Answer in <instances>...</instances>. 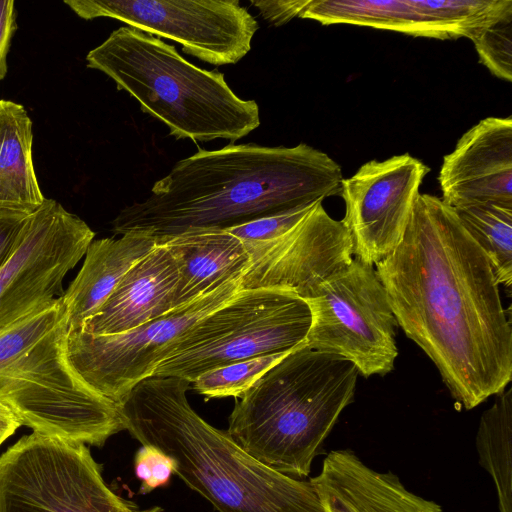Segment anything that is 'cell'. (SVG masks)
Segmentation results:
<instances>
[{"mask_svg":"<svg viewBox=\"0 0 512 512\" xmlns=\"http://www.w3.org/2000/svg\"><path fill=\"white\" fill-rule=\"evenodd\" d=\"M405 335L470 410L512 379V328L490 262L454 209L420 194L403 239L376 264Z\"/></svg>","mask_w":512,"mask_h":512,"instance_id":"1","label":"cell"},{"mask_svg":"<svg viewBox=\"0 0 512 512\" xmlns=\"http://www.w3.org/2000/svg\"><path fill=\"white\" fill-rule=\"evenodd\" d=\"M342 180L340 165L305 143L199 149L145 199L121 209L112 231H144L161 240L192 229H229L339 195Z\"/></svg>","mask_w":512,"mask_h":512,"instance_id":"2","label":"cell"},{"mask_svg":"<svg viewBox=\"0 0 512 512\" xmlns=\"http://www.w3.org/2000/svg\"><path fill=\"white\" fill-rule=\"evenodd\" d=\"M190 384L162 376L138 382L117 403L124 430L170 457L174 473L219 512H327L310 480L264 465L202 419L188 402Z\"/></svg>","mask_w":512,"mask_h":512,"instance_id":"3","label":"cell"},{"mask_svg":"<svg viewBox=\"0 0 512 512\" xmlns=\"http://www.w3.org/2000/svg\"><path fill=\"white\" fill-rule=\"evenodd\" d=\"M359 372L305 343L268 370L235 403L228 435L264 465L293 478L312 462L353 401Z\"/></svg>","mask_w":512,"mask_h":512,"instance_id":"4","label":"cell"},{"mask_svg":"<svg viewBox=\"0 0 512 512\" xmlns=\"http://www.w3.org/2000/svg\"><path fill=\"white\" fill-rule=\"evenodd\" d=\"M87 67L112 79L176 139L233 144L260 126L259 106L239 98L224 74L201 69L173 45L130 26L88 52Z\"/></svg>","mask_w":512,"mask_h":512,"instance_id":"5","label":"cell"},{"mask_svg":"<svg viewBox=\"0 0 512 512\" xmlns=\"http://www.w3.org/2000/svg\"><path fill=\"white\" fill-rule=\"evenodd\" d=\"M66 316L0 370V401L33 432L101 447L124 430L117 403L94 390L67 352Z\"/></svg>","mask_w":512,"mask_h":512,"instance_id":"6","label":"cell"},{"mask_svg":"<svg viewBox=\"0 0 512 512\" xmlns=\"http://www.w3.org/2000/svg\"><path fill=\"white\" fill-rule=\"evenodd\" d=\"M310 323L307 302L292 292L239 290L195 323L152 376L192 383L216 367L292 351L305 343Z\"/></svg>","mask_w":512,"mask_h":512,"instance_id":"7","label":"cell"},{"mask_svg":"<svg viewBox=\"0 0 512 512\" xmlns=\"http://www.w3.org/2000/svg\"><path fill=\"white\" fill-rule=\"evenodd\" d=\"M85 444L33 432L0 456V512H136Z\"/></svg>","mask_w":512,"mask_h":512,"instance_id":"8","label":"cell"},{"mask_svg":"<svg viewBox=\"0 0 512 512\" xmlns=\"http://www.w3.org/2000/svg\"><path fill=\"white\" fill-rule=\"evenodd\" d=\"M305 301L311 314L308 348L352 362L364 377L393 370L397 321L372 265L354 258Z\"/></svg>","mask_w":512,"mask_h":512,"instance_id":"9","label":"cell"},{"mask_svg":"<svg viewBox=\"0 0 512 512\" xmlns=\"http://www.w3.org/2000/svg\"><path fill=\"white\" fill-rule=\"evenodd\" d=\"M240 281L229 282L127 332L91 335L68 331L70 362L94 390L118 403L134 385L154 374L195 323L235 295Z\"/></svg>","mask_w":512,"mask_h":512,"instance_id":"10","label":"cell"},{"mask_svg":"<svg viewBox=\"0 0 512 512\" xmlns=\"http://www.w3.org/2000/svg\"><path fill=\"white\" fill-rule=\"evenodd\" d=\"M80 18L107 17L173 40L184 53L215 66L236 64L259 29L238 0H66Z\"/></svg>","mask_w":512,"mask_h":512,"instance_id":"11","label":"cell"},{"mask_svg":"<svg viewBox=\"0 0 512 512\" xmlns=\"http://www.w3.org/2000/svg\"><path fill=\"white\" fill-rule=\"evenodd\" d=\"M94 236L86 222L52 199L28 216L0 268V332L62 297L65 276L84 257Z\"/></svg>","mask_w":512,"mask_h":512,"instance_id":"12","label":"cell"},{"mask_svg":"<svg viewBox=\"0 0 512 512\" xmlns=\"http://www.w3.org/2000/svg\"><path fill=\"white\" fill-rule=\"evenodd\" d=\"M430 168L409 153L363 164L343 178L339 196L345 203L341 220L355 258L376 265L399 245Z\"/></svg>","mask_w":512,"mask_h":512,"instance_id":"13","label":"cell"},{"mask_svg":"<svg viewBox=\"0 0 512 512\" xmlns=\"http://www.w3.org/2000/svg\"><path fill=\"white\" fill-rule=\"evenodd\" d=\"M316 202L283 234L263 242H243L250 264L240 290L280 289L304 300L353 260V244L343 223Z\"/></svg>","mask_w":512,"mask_h":512,"instance_id":"14","label":"cell"},{"mask_svg":"<svg viewBox=\"0 0 512 512\" xmlns=\"http://www.w3.org/2000/svg\"><path fill=\"white\" fill-rule=\"evenodd\" d=\"M509 14L511 0H308L299 17L447 40L471 39Z\"/></svg>","mask_w":512,"mask_h":512,"instance_id":"15","label":"cell"},{"mask_svg":"<svg viewBox=\"0 0 512 512\" xmlns=\"http://www.w3.org/2000/svg\"><path fill=\"white\" fill-rule=\"evenodd\" d=\"M441 200L452 208L477 202L512 204V118L479 121L445 155Z\"/></svg>","mask_w":512,"mask_h":512,"instance_id":"16","label":"cell"},{"mask_svg":"<svg viewBox=\"0 0 512 512\" xmlns=\"http://www.w3.org/2000/svg\"><path fill=\"white\" fill-rule=\"evenodd\" d=\"M179 280L176 256L165 244L157 243L126 272L98 311L77 330L113 335L159 318L177 308Z\"/></svg>","mask_w":512,"mask_h":512,"instance_id":"17","label":"cell"},{"mask_svg":"<svg viewBox=\"0 0 512 512\" xmlns=\"http://www.w3.org/2000/svg\"><path fill=\"white\" fill-rule=\"evenodd\" d=\"M311 483L327 512H443L409 491L392 472L366 465L352 450H333Z\"/></svg>","mask_w":512,"mask_h":512,"instance_id":"18","label":"cell"},{"mask_svg":"<svg viewBox=\"0 0 512 512\" xmlns=\"http://www.w3.org/2000/svg\"><path fill=\"white\" fill-rule=\"evenodd\" d=\"M157 243L165 244L179 264L176 307L241 279L250 264L243 241L226 229L187 230Z\"/></svg>","mask_w":512,"mask_h":512,"instance_id":"19","label":"cell"},{"mask_svg":"<svg viewBox=\"0 0 512 512\" xmlns=\"http://www.w3.org/2000/svg\"><path fill=\"white\" fill-rule=\"evenodd\" d=\"M157 244L144 231L93 240L74 280L62 295L68 331L81 328L110 296L126 272Z\"/></svg>","mask_w":512,"mask_h":512,"instance_id":"20","label":"cell"},{"mask_svg":"<svg viewBox=\"0 0 512 512\" xmlns=\"http://www.w3.org/2000/svg\"><path fill=\"white\" fill-rule=\"evenodd\" d=\"M32 121L23 106L0 100V214L30 215L45 201L33 164Z\"/></svg>","mask_w":512,"mask_h":512,"instance_id":"21","label":"cell"},{"mask_svg":"<svg viewBox=\"0 0 512 512\" xmlns=\"http://www.w3.org/2000/svg\"><path fill=\"white\" fill-rule=\"evenodd\" d=\"M476 450L494 482L499 512H512V388L498 394L482 414Z\"/></svg>","mask_w":512,"mask_h":512,"instance_id":"22","label":"cell"},{"mask_svg":"<svg viewBox=\"0 0 512 512\" xmlns=\"http://www.w3.org/2000/svg\"><path fill=\"white\" fill-rule=\"evenodd\" d=\"M487 256L498 284L512 286V204L477 202L453 208Z\"/></svg>","mask_w":512,"mask_h":512,"instance_id":"23","label":"cell"},{"mask_svg":"<svg viewBox=\"0 0 512 512\" xmlns=\"http://www.w3.org/2000/svg\"><path fill=\"white\" fill-rule=\"evenodd\" d=\"M290 352L258 356L213 368L192 382L193 389L207 399L240 398Z\"/></svg>","mask_w":512,"mask_h":512,"instance_id":"24","label":"cell"},{"mask_svg":"<svg viewBox=\"0 0 512 512\" xmlns=\"http://www.w3.org/2000/svg\"><path fill=\"white\" fill-rule=\"evenodd\" d=\"M66 316L62 299L35 309L0 332V370L31 348Z\"/></svg>","mask_w":512,"mask_h":512,"instance_id":"25","label":"cell"},{"mask_svg":"<svg viewBox=\"0 0 512 512\" xmlns=\"http://www.w3.org/2000/svg\"><path fill=\"white\" fill-rule=\"evenodd\" d=\"M470 40L480 62L496 77L512 81V14L479 30Z\"/></svg>","mask_w":512,"mask_h":512,"instance_id":"26","label":"cell"},{"mask_svg":"<svg viewBox=\"0 0 512 512\" xmlns=\"http://www.w3.org/2000/svg\"><path fill=\"white\" fill-rule=\"evenodd\" d=\"M314 204L226 230L246 243L268 241L283 234L298 223Z\"/></svg>","mask_w":512,"mask_h":512,"instance_id":"27","label":"cell"},{"mask_svg":"<svg viewBox=\"0 0 512 512\" xmlns=\"http://www.w3.org/2000/svg\"><path fill=\"white\" fill-rule=\"evenodd\" d=\"M174 470L173 460L153 446L142 445L135 455V473L141 480V494L165 485Z\"/></svg>","mask_w":512,"mask_h":512,"instance_id":"28","label":"cell"},{"mask_svg":"<svg viewBox=\"0 0 512 512\" xmlns=\"http://www.w3.org/2000/svg\"><path fill=\"white\" fill-rule=\"evenodd\" d=\"M308 0L251 1L262 17L275 26L286 24L299 14Z\"/></svg>","mask_w":512,"mask_h":512,"instance_id":"29","label":"cell"},{"mask_svg":"<svg viewBox=\"0 0 512 512\" xmlns=\"http://www.w3.org/2000/svg\"><path fill=\"white\" fill-rule=\"evenodd\" d=\"M16 15L13 0H0V81L8 71L7 57L12 37L17 30Z\"/></svg>","mask_w":512,"mask_h":512,"instance_id":"30","label":"cell"},{"mask_svg":"<svg viewBox=\"0 0 512 512\" xmlns=\"http://www.w3.org/2000/svg\"><path fill=\"white\" fill-rule=\"evenodd\" d=\"M28 216L0 214V268L13 252Z\"/></svg>","mask_w":512,"mask_h":512,"instance_id":"31","label":"cell"},{"mask_svg":"<svg viewBox=\"0 0 512 512\" xmlns=\"http://www.w3.org/2000/svg\"><path fill=\"white\" fill-rule=\"evenodd\" d=\"M20 426L21 423L18 418L8 406L0 401V445Z\"/></svg>","mask_w":512,"mask_h":512,"instance_id":"32","label":"cell"},{"mask_svg":"<svg viewBox=\"0 0 512 512\" xmlns=\"http://www.w3.org/2000/svg\"><path fill=\"white\" fill-rule=\"evenodd\" d=\"M136 512H164L160 507H151L149 509H145V510H136Z\"/></svg>","mask_w":512,"mask_h":512,"instance_id":"33","label":"cell"}]
</instances>
